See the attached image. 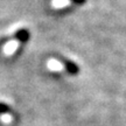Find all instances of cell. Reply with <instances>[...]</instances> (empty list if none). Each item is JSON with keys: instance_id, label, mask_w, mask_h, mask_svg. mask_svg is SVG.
<instances>
[{"instance_id": "obj_4", "label": "cell", "mask_w": 126, "mask_h": 126, "mask_svg": "<svg viewBox=\"0 0 126 126\" xmlns=\"http://www.w3.org/2000/svg\"><path fill=\"white\" fill-rule=\"evenodd\" d=\"M69 1H71L72 4L75 5H83L86 2V0H69Z\"/></svg>"}, {"instance_id": "obj_1", "label": "cell", "mask_w": 126, "mask_h": 126, "mask_svg": "<svg viewBox=\"0 0 126 126\" xmlns=\"http://www.w3.org/2000/svg\"><path fill=\"white\" fill-rule=\"evenodd\" d=\"M55 60L56 61H59L61 64H62V67L65 69V71L69 74V75H77L78 72H79V67L77 65V63H75L74 61L71 60L67 59V57H64V56H61V55H56L55 56Z\"/></svg>"}, {"instance_id": "obj_3", "label": "cell", "mask_w": 126, "mask_h": 126, "mask_svg": "<svg viewBox=\"0 0 126 126\" xmlns=\"http://www.w3.org/2000/svg\"><path fill=\"white\" fill-rule=\"evenodd\" d=\"M0 114H13V110L9 106L8 104L5 102H0Z\"/></svg>"}, {"instance_id": "obj_2", "label": "cell", "mask_w": 126, "mask_h": 126, "mask_svg": "<svg viewBox=\"0 0 126 126\" xmlns=\"http://www.w3.org/2000/svg\"><path fill=\"white\" fill-rule=\"evenodd\" d=\"M29 36H31V33H29V31H28L27 28H20L18 31H15V33L12 36V40L18 41V45L21 47L26 42H28Z\"/></svg>"}]
</instances>
